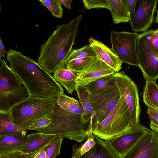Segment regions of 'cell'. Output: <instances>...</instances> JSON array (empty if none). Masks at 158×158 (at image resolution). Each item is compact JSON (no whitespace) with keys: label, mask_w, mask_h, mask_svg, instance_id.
Instances as JSON below:
<instances>
[{"label":"cell","mask_w":158,"mask_h":158,"mask_svg":"<svg viewBox=\"0 0 158 158\" xmlns=\"http://www.w3.org/2000/svg\"><path fill=\"white\" fill-rule=\"evenodd\" d=\"M82 18L80 15L66 24L58 25L41 45L37 62L48 73L54 72L66 60L74 44Z\"/></svg>","instance_id":"2"},{"label":"cell","mask_w":158,"mask_h":158,"mask_svg":"<svg viewBox=\"0 0 158 158\" xmlns=\"http://www.w3.org/2000/svg\"><path fill=\"white\" fill-rule=\"evenodd\" d=\"M115 71L97 57L84 70L77 73L76 81L77 85L84 86L101 77L113 74Z\"/></svg>","instance_id":"13"},{"label":"cell","mask_w":158,"mask_h":158,"mask_svg":"<svg viewBox=\"0 0 158 158\" xmlns=\"http://www.w3.org/2000/svg\"><path fill=\"white\" fill-rule=\"evenodd\" d=\"M137 0H125L126 6L128 13L130 23L133 19L135 8Z\"/></svg>","instance_id":"33"},{"label":"cell","mask_w":158,"mask_h":158,"mask_svg":"<svg viewBox=\"0 0 158 158\" xmlns=\"http://www.w3.org/2000/svg\"><path fill=\"white\" fill-rule=\"evenodd\" d=\"M157 0H137L134 15L130 23L133 32H144L152 25Z\"/></svg>","instance_id":"11"},{"label":"cell","mask_w":158,"mask_h":158,"mask_svg":"<svg viewBox=\"0 0 158 158\" xmlns=\"http://www.w3.org/2000/svg\"><path fill=\"white\" fill-rule=\"evenodd\" d=\"M155 30L139 34L137 40L138 67L145 79L156 81L158 78V56L150 45V37Z\"/></svg>","instance_id":"7"},{"label":"cell","mask_w":158,"mask_h":158,"mask_svg":"<svg viewBox=\"0 0 158 158\" xmlns=\"http://www.w3.org/2000/svg\"><path fill=\"white\" fill-rule=\"evenodd\" d=\"M136 32L112 31L110 33L111 50L121 62L138 66Z\"/></svg>","instance_id":"8"},{"label":"cell","mask_w":158,"mask_h":158,"mask_svg":"<svg viewBox=\"0 0 158 158\" xmlns=\"http://www.w3.org/2000/svg\"><path fill=\"white\" fill-rule=\"evenodd\" d=\"M109 6L115 24L129 22L128 13L126 6L125 0H109Z\"/></svg>","instance_id":"21"},{"label":"cell","mask_w":158,"mask_h":158,"mask_svg":"<svg viewBox=\"0 0 158 158\" xmlns=\"http://www.w3.org/2000/svg\"><path fill=\"white\" fill-rule=\"evenodd\" d=\"M61 5L64 6L69 10L71 9V3L72 0H59Z\"/></svg>","instance_id":"35"},{"label":"cell","mask_w":158,"mask_h":158,"mask_svg":"<svg viewBox=\"0 0 158 158\" xmlns=\"http://www.w3.org/2000/svg\"><path fill=\"white\" fill-rule=\"evenodd\" d=\"M56 99L31 96L11 108L9 112L13 121L28 129L41 118L52 114Z\"/></svg>","instance_id":"5"},{"label":"cell","mask_w":158,"mask_h":158,"mask_svg":"<svg viewBox=\"0 0 158 158\" xmlns=\"http://www.w3.org/2000/svg\"><path fill=\"white\" fill-rule=\"evenodd\" d=\"M39 1L55 17L61 18L63 9L59 0H40Z\"/></svg>","instance_id":"28"},{"label":"cell","mask_w":158,"mask_h":158,"mask_svg":"<svg viewBox=\"0 0 158 158\" xmlns=\"http://www.w3.org/2000/svg\"><path fill=\"white\" fill-rule=\"evenodd\" d=\"M28 130L14 123L10 112H0V136L18 134L26 135Z\"/></svg>","instance_id":"20"},{"label":"cell","mask_w":158,"mask_h":158,"mask_svg":"<svg viewBox=\"0 0 158 158\" xmlns=\"http://www.w3.org/2000/svg\"><path fill=\"white\" fill-rule=\"evenodd\" d=\"M42 150L30 153H24L20 151H15L0 155V158H33Z\"/></svg>","instance_id":"32"},{"label":"cell","mask_w":158,"mask_h":158,"mask_svg":"<svg viewBox=\"0 0 158 158\" xmlns=\"http://www.w3.org/2000/svg\"><path fill=\"white\" fill-rule=\"evenodd\" d=\"M147 113L152 130L158 133V109L148 107Z\"/></svg>","instance_id":"31"},{"label":"cell","mask_w":158,"mask_h":158,"mask_svg":"<svg viewBox=\"0 0 158 158\" xmlns=\"http://www.w3.org/2000/svg\"><path fill=\"white\" fill-rule=\"evenodd\" d=\"M7 53L6 52L5 47L4 45L2 39H0V57H4L6 53Z\"/></svg>","instance_id":"36"},{"label":"cell","mask_w":158,"mask_h":158,"mask_svg":"<svg viewBox=\"0 0 158 158\" xmlns=\"http://www.w3.org/2000/svg\"><path fill=\"white\" fill-rule=\"evenodd\" d=\"M123 158H158V133L151 130Z\"/></svg>","instance_id":"12"},{"label":"cell","mask_w":158,"mask_h":158,"mask_svg":"<svg viewBox=\"0 0 158 158\" xmlns=\"http://www.w3.org/2000/svg\"><path fill=\"white\" fill-rule=\"evenodd\" d=\"M52 114L46 115L40 118L28 128L29 130L38 131L50 125L53 120Z\"/></svg>","instance_id":"30"},{"label":"cell","mask_w":158,"mask_h":158,"mask_svg":"<svg viewBox=\"0 0 158 158\" xmlns=\"http://www.w3.org/2000/svg\"><path fill=\"white\" fill-rule=\"evenodd\" d=\"M56 102L63 109L72 113L89 116L77 100L62 93L57 99Z\"/></svg>","instance_id":"23"},{"label":"cell","mask_w":158,"mask_h":158,"mask_svg":"<svg viewBox=\"0 0 158 158\" xmlns=\"http://www.w3.org/2000/svg\"><path fill=\"white\" fill-rule=\"evenodd\" d=\"M158 3V0H157ZM155 22L158 24V10H157V15L156 18ZM158 31V28L156 29Z\"/></svg>","instance_id":"37"},{"label":"cell","mask_w":158,"mask_h":158,"mask_svg":"<svg viewBox=\"0 0 158 158\" xmlns=\"http://www.w3.org/2000/svg\"><path fill=\"white\" fill-rule=\"evenodd\" d=\"M75 90L77 92L81 106L89 115L94 116V114L89 102V93L85 89L84 86L77 85Z\"/></svg>","instance_id":"26"},{"label":"cell","mask_w":158,"mask_h":158,"mask_svg":"<svg viewBox=\"0 0 158 158\" xmlns=\"http://www.w3.org/2000/svg\"><path fill=\"white\" fill-rule=\"evenodd\" d=\"M140 114L131 107L121 94L117 104L102 121L92 125L94 134L105 141L119 137L139 124Z\"/></svg>","instance_id":"3"},{"label":"cell","mask_w":158,"mask_h":158,"mask_svg":"<svg viewBox=\"0 0 158 158\" xmlns=\"http://www.w3.org/2000/svg\"><path fill=\"white\" fill-rule=\"evenodd\" d=\"M56 135L39 132L28 134L27 143L20 151L24 153H30L41 150L49 144Z\"/></svg>","instance_id":"16"},{"label":"cell","mask_w":158,"mask_h":158,"mask_svg":"<svg viewBox=\"0 0 158 158\" xmlns=\"http://www.w3.org/2000/svg\"><path fill=\"white\" fill-rule=\"evenodd\" d=\"M149 42L152 50L158 56V31L156 30L151 35Z\"/></svg>","instance_id":"34"},{"label":"cell","mask_w":158,"mask_h":158,"mask_svg":"<svg viewBox=\"0 0 158 158\" xmlns=\"http://www.w3.org/2000/svg\"><path fill=\"white\" fill-rule=\"evenodd\" d=\"M84 86L89 93V98L114 88L117 87L115 73L97 79Z\"/></svg>","instance_id":"18"},{"label":"cell","mask_w":158,"mask_h":158,"mask_svg":"<svg viewBox=\"0 0 158 158\" xmlns=\"http://www.w3.org/2000/svg\"><path fill=\"white\" fill-rule=\"evenodd\" d=\"M88 40L97 57L113 69L115 72H119L122 63L112 51L101 42L92 37H90Z\"/></svg>","instance_id":"14"},{"label":"cell","mask_w":158,"mask_h":158,"mask_svg":"<svg viewBox=\"0 0 158 158\" xmlns=\"http://www.w3.org/2000/svg\"><path fill=\"white\" fill-rule=\"evenodd\" d=\"M87 57H97L96 54L89 44L78 49H72L66 60Z\"/></svg>","instance_id":"27"},{"label":"cell","mask_w":158,"mask_h":158,"mask_svg":"<svg viewBox=\"0 0 158 158\" xmlns=\"http://www.w3.org/2000/svg\"><path fill=\"white\" fill-rule=\"evenodd\" d=\"M150 130L139 123L126 134L105 141L117 158H123Z\"/></svg>","instance_id":"9"},{"label":"cell","mask_w":158,"mask_h":158,"mask_svg":"<svg viewBox=\"0 0 158 158\" xmlns=\"http://www.w3.org/2000/svg\"><path fill=\"white\" fill-rule=\"evenodd\" d=\"M0 63V112H8L12 107L31 96L5 60L1 58Z\"/></svg>","instance_id":"6"},{"label":"cell","mask_w":158,"mask_h":158,"mask_svg":"<svg viewBox=\"0 0 158 158\" xmlns=\"http://www.w3.org/2000/svg\"><path fill=\"white\" fill-rule=\"evenodd\" d=\"M27 141V135L18 134L0 136V155L21 151Z\"/></svg>","instance_id":"17"},{"label":"cell","mask_w":158,"mask_h":158,"mask_svg":"<svg viewBox=\"0 0 158 158\" xmlns=\"http://www.w3.org/2000/svg\"><path fill=\"white\" fill-rule=\"evenodd\" d=\"M83 3L86 9L105 8L110 10L109 0H83Z\"/></svg>","instance_id":"29"},{"label":"cell","mask_w":158,"mask_h":158,"mask_svg":"<svg viewBox=\"0 0 158 158\" xmlns=\"http://www.w3.org/2000/svg\"><path fill=\"white\" fill-rule=\"evenodd\" d=\"M96 144L82 155L71 158H117L105 141L94 134Z\"/></svg>","instance_id":"19"},{"label":"cell","mask_w":158,"mask_h":158,"mask_svg":"<svg viewBox=\"0 0 158 158\" xmlns=\"http://www.w3.org/2000/svg\"><path fill=\"white\" fill-rule=\"evenodd\" d=\"M77 73L68 69L64 62L54 72L53 77L61 86L64 87L69 93L72 94L77 85L76 81Z\"/></svg>","instance_id":"15"},{"label":"cell","mask_w":158,"mask_h":158,"mask_svg":"<svg viewBox=\"0 0 158 158\" xmlns=\"http://www.w3.org/2000/svg\"><path fill=\"white\" fill-rule=\"evenodd\" d=\"M6 54L10 68L31 96L56 99L64 93L62 86L51 74L31 58L10 48Z\"/></svg>","instance_id":"1"},{"label":"cell","mask_w":158,"mask_h":158,"mask_svg":"<svg viewBox=\"0 0 158 158\" xmlns=\"http://www.w3.org/2000/svg\"><path fill=\"white\" fill-rule=\"evenodd\" d=\"M95 58L87 57L66 60L68 69L77 73H80L91 64Z\"/></svg>","instance_id":"25"},{"label":"cell","mask_w":158,"mask_h":158,"mask_svg":"<svg viewBox=\"0 0 158 158\" xmlns=\"http://www.w3.org/2000/svg\"><path fill=\"white\" fill-rule=\"evenodd\" d=\"M52 116V123L38 132L56 135L79 143L86 139L91 116L67 111L60 107L56 101Z\"/></svg>","instance_id":"4"},{"label":"cell","mask_w":158,"mask_h":158,"mask_svg":"<svg viewBox=\"0 0 158 158\" xmlns=\"http://www.w3.org/2000/svg\"><path fill=\"white\" fill-rule=\"evenodd\" d=\"M143 98L148 107L158 109V85L156 81L146 80Z\"/></svg>","instance_id":"22"},{"label":"cell","mask_w":158,"mask_h":158,"mask_svg":"<svg viewBox=\"0 0 158 158\" xmlns=\"http://www.w3.org/2000/svg\"><path fill=\"white\" fill-rule=\"evenodd\" d=\"M94 116H91L90 123L88 130V135L86 140L81 144L78 145L75 144L72 147V157L82 155L91 149L96 144L94 134L92 132V125Z\"/></svg>","instance_id":"24"},{"label":"cell","mask_w":158,"mask_h":158,"mask_svg":"<svg viewBox=\"0 0 158 158\" xmlns=\"http://www.w3.org/2000/svg\"><path fill=\"white\" fill-rule=\"evenodd\" d=\"M121 96L117 86L89 98L95 118V121L93 122V124L101 123L106 118L116 106Z\"/></svg>","instance_id":"10"}]
</instances>
